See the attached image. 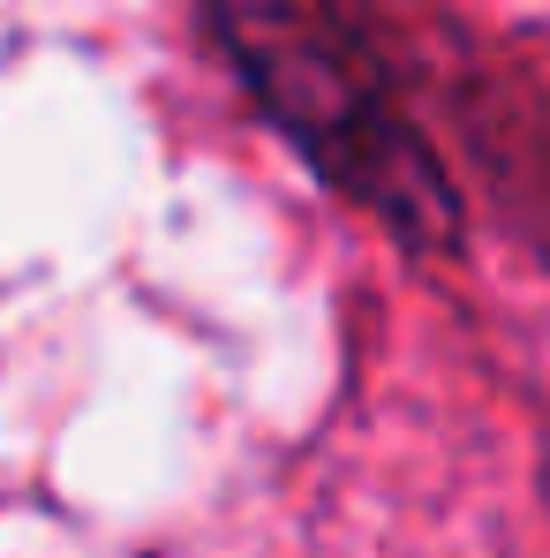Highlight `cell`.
Listing matches in <instances>:
<instances>
[{"instance_id":"obj_1","label":"cell","mask_w":550,"mask_h":558,"mask_svg":"<svg viewBox=\"0 0 550 558\" xmlns=\"http://www.w3.org/2000/svg\"><path fill=\"white\" fill-rule=\"evenodd\" d=\"M234 31H242V61L257 69L265 98L294 121V136L355 196H377L400 227L445 219V196H438L430 159L415 151V136L400 129V113L377 98V84L355 76V61H340L317 31L279 23V15H249Z\"/></svg>"}]
</instances>
